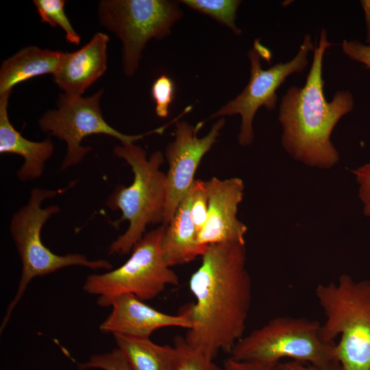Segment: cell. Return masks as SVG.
<instances>
[{
    "instance_id": "obj_6",
    "label": "cell",
    "mask_w": 370,
    "mask_h": 370,
    "mask_svg": "<svg viewBox=\"0 0 370 370\" xmlns=\"http://www.w3.org/2000/svg\"><path fill=\"white\" fill-rule=\"evenodd\" d=\"M321 325L304 317H276L238 340L230 357L271 364L288 358L319 367L338 362L336 343L322 339Z\"/></svg>"
},
{
    "instance_id": "obj_15",
    "label": "cell",
    "mask_w": 370,
    "mask_h": 370,
    "mask_svg": "<svg viewBox=\"0 0 370 370\" xmlns=\"http://www.w3.org/2000/svg\"><path fill=\"white\" fill-rule=\"evenodd\" d=\"M10 93L0 95V153L23 157V164L16 173L17 177L22 182L33 181L43 174L45 164L52 156L54 145L49 138L42 141L28 140L12 126L8 112Z\"/></svg>"
},
{
    "instance_id": "obj_25",
    "label": "cell",
    "mask_w": 370,
    "mask_h": 370,
    "mask_svg": "<svg viewBox=\"0 0 370 370\" xmlns=\"http://www.w3.org/2000/svg\"><path fill=\"white\" fill-rule=\"evenodd\" d=\"M359 184V197L364 205L365 214L370 217V162L353 171Z\"/></svg>"
},
{
    "instance_id": "obj_9",
    "label": "cell",
    "mask_w": 370,
    "mask_h": 370,
    "mask_svg": "<svg viewBox=\"0 0 370 370\" xmlns=\"http://www.w3.org/2000/svg\"><path fill=\"white\" fill-rule=\"evenodd\" d=\"M103 92V90L100 89L86 97L61 95L57 109L48 110L40 118L38 125L42 132L64 140L66 144V153L62 162L61 170L79 164L91 151L90 147L82 145V141L88 136L104 134L118 139L121 144H134L146 136L162 134L167 126L178 120L175 117L169 123L144 134H123L111 127L103 116L99 106Z\"/></svg>"
},
{
    "instance_id": "obj_16",
    "label": "cell",
    "mask_w": 370,
    "mask_h": 370,
    "mask_svg": "<svg viewBox=\"0 0 370 370\" xmlns=\"http://www.w3.org/2000/svg\"><path fill=\"white\" fill-rule=\"evenodd\" d=\"M190 189L178 205L169 223L164 225L161 247L166 264H183L202 256L208 246L197 241V232L190 214Z\"/></svg>"
},
{
    "instance_id": "obj_4",
    "label": "cell",
    "mask_w": 370,
    "mask_h": 370,
    "mask_svg": "<svg viewBox=\"0 0 370 370\" xmlns=\"http://www.w3.org/2000/svg\"><path fill=\"white\" fill-rule=\"evenodd\" d=\"M317 301L325 316L322 339L335 344L338 362L345 370H370V283L343 274L336 282L318 284Z\"/></svg>"
},
{
    "instance_id": "obj_23",
    "label": "cell",
    "mask_w": 370,
    "mask_h": 370,
    "mask_svg": "<svg viewBox=\"0 0 370 370\" xmlns=\"http://www.w3.org/2000/svg\"><path fill=\"white\" fill-rule=\"evenodd\" d=\"M78 367L79 369L131 370L117 347L106 353L91 356L86 362L79 364Z\"/></svg>"
},
{
    "instance_id": "obj_14",
    "label": "cell",
    "mask_w": 370,
    "mask_h": 370,
    "mask_svg": "<svg viewBox=\"0 0 370 370\" xmlns=\"http://www.w3.org/2000/svg\"><path fill=\"white\" fill-rule=\"evenodd\" d=\"M109 37L97 32L79 50L65 53L59 71L53 75L58 86L64 94L82 95L101 77L107 69V45Z\"/></svg>"
},
{
    "instance_id": "obj_3",
    "label": "cell",
    "mask_w": 370,
    "mask_h": 370,
    "mask_svg": "<svg viewBox=\"0 0 370 370\" xmlns=\"http://www.w3.org/2000/svg\"><path fill=\"white\" fill-rule=\"evenodd\" d=\"M113 152L130 165L134 174L129 186H118L106 201L110 210L122 213L116 225L123 221L129 222L127 230L109 248L111 254L125 255L143 237L148 225L162 224L167 177L160 168L164 161L160 151H155L148 158L147 151L134 143L116 145Z\"/></svg>"
},
{
    "instance_id": "obj_7",
    "label": "cell",
    "mask_w": 370,
    "mask_h": 370,
    "mask_svg": "<svg viewBox=\"0 0 370 370\" xmlns=\"http://www.w3.org/2000/svg\"><path fill=\"white\" fill-rule=\"evenodd\" d=\"M165 227L145 234L121 266L101 274L88 275L83 289L97 295V304L105 307L111 299L123 294L135 295L143 301L154 299L166 286L179 284V278L164 261L161 247Z\"/></svg>"
},
{
    "instance_id": "obj_20",
    "label": "cell",
    "mask_w": 370,
    "mask_h": 370,
    "mask_svg": "<svg viewBox=\"0 0 370 370\" xmlns=\"http://www.w3.org/2000/svg\"><path fill=\"white\" fill-rule=\"evenodd\" d=\"M33 2L42 23H49L51 27L60 26L64 30L69 42L79 44L81 38L64 12V0H34Z\"/></svg>"
},
{
    "instance_id": "obj_11",
    "label": "cell",
    "mask_w": 370,
    "mask_h": 370,
    "mask_svg": "<svg viewBox=\"0 0 370 370\" xmlns=\"http://www.w3.org/2000/svg\"><path fill=\"white\" fill-rule=\"evenodd\" d=\"M225 123L224 117L215 122L209 132L201 138L197 132L204 125L196 126L184 121L175 123V139L166 148L165 157L169 164L167 194L163 217V225H166L190 189L199 164L204 155L217 140Z\"/></svg>"
},
{
    "instance_id": "obj_18",
    "label": "cell",
    "mask_w": 370,
    "mask_h": 370,
    "mask_svg": "<svg viewBox=\"0 0 370 370\" xmlns=\"http://www.w3.org/2000/svg\"><path fill=\"white\" fill-rule=\"evenodd\" d=\"M65 53L25 47L4 60L0 68V95L11 92L14 86L34 77L54 75L61 67Z\"/></svg>"
},
{
    "instance_id": "obj_28",
    "label": "cell",
    "mask_w": 370,
    "mask_h": 370,
    "mask_svg": "<svg viewBox=\"0 0 370 370\" xmlns=\"http://www.w3.org/2000/svg\"><path fill=\"white\" fill-rule=\"evenodd\" d=\"M278 367L280 370H345L338 362L319 367L308 363L295 360L280 362Z\"/></svg>"
},
{
    "instance_id": "obj_10",
    "label": "cell",
    "mask_w": 370,
    "mask_h": 370,
    "mask_svg": "<svg viewBox=\"0 0 370 370\" xmlns=\"http://www.w3.org/2000/svg\"><path fill=\"white\" fill-rule=\"evenodd\" d=\"M315 45L311 36L306 34L297 55L287 62H279L263 69L262 58L254 46L247 54L250 62V78L243 90L234 99L214 112L210 119L239 114L241 123L238 140L241 146L250 145L254 140L253 120L258 110L264 106L268 110L275 108L278 102L276 91L287 77L302 72L308 64V55Z\"/></svg>"
},
{
    "instance_id": "obj_29",
    "label": "cell",
    "mask_w": 370,
    "mask_h": 370,
    "mask_svg": "<svg viewBox=\"0 0 370 370\" xmlns=\"http://www.w3.org/2000/svg\"><path fill=\"white\" fill-rule=\"evenodd\" d=\"M361 4L363 6L367 27V41L370 45V1H362Z\"/></svg>"
},
{
    "instance_id": "obj_24",
    "label": "cell",
    "mask_w": 370,
    "mask_h": 370,
    "mask_svg": "<svg viewBox=\"0 0 370 370\" xmlns=\"http://www.w3.org/2000/svg\"><path fill=\"white\" fill-rule=\"evenodd\" d=\"M177 370H221V369L214 362V359L190 349L185 342L184 354Z\"/></svg>"
},
{
    "instance_id": "obj_8",
    "label": "cell",
    "mask_w": 370,
    "mask_h": 370,
    "mask_svg": "<svg viewBox=\"0 0 370 370\" xmlns=\"http://www.w3.org/2000/svg\"><path fill=\"white\" fill-rule=\"evenodd\" d=\"M98 16L101 25L120 39L123 71L126 76L132 77L138 69L148 41L169 36L183 12L175 1L102 0Z\"/></svg>"
},
{
    "instance_id": "obj_12",
    "label": "cell",
    "mask_w": 370,
    "mask_h": 370,
    "mask_svg": "<svg viewBox=\"0 0 370 370\" xmlns=\"http://www.w3.org/2000/svg\"><path fill=\"white\" fill-rule=\"evenodd\" d=\"M205 184L208 217L205 226L197 235L199 243L206 246L225 242L245 243L247 227L237 217L238 207L244 195L243 180L213 177Z\"/></svg>"
},
{
    "instance_id": "obj_2",
    "label": "cell",
    "mask_w": 370,
    "mask_h": 370,
    "mask_svg": "<svg viewBox=\"0 0 370 370\" xmlns=\"http://www.w3.org/2000/svg\"><path fill=\"white\" fill-rule=\"evenodd\" d=\"M332 45L326 30L322 29L305 84L290 87L279 109L282 144L286 151L295 160L320 169L332 168L338 162L339 154L330 136L339 120L354 106L348 90L337 91L330 101L325 97L323 59Z\"/></svg>"
},
{
    "instance_id": "obj_21",
    "label": "cell",
    "mask_w": 370,
    "mask_h": 370,
    "mask_svg": "<svg viewBox=\"0 0 370 370\" xmlns=\"http://www.w3.org/2000/svg\"><path fill=\"white\" fill-rule=\"evenodd\" d=\"M190 191V214L198 235L205 226L208 217V200L205 182L195 180Z\"/></svg>"
},
{
    "instance_id": "obj_26",
    "label": "cell",
    "mask_w": 370,
    "mask_h": 370,
    "mask_svg": "<svg viewBox=\"0 0 370 370\" xmlns=\"http://www.w3.org/2000/svg\"><path fill=\"white\" fill-rule=\"evenodd\" d=\"M343 53L349 58L362 63L370 69V45H364L358 40H343Z\"/></svg>"
},
{
    "instance_id": "obj_19",
    "label": "cell",
    "mask_w": 370,
    "mask_h": 370,
    "mask_svg": "<svg viewBox=\"0 0 370 370\" xmlns=\"http://www.w3.org/2000/svg\"><path fill=\"white\" fill-rule=\"evenodd\" d=\"M188 8L206 14L226 26L236 35L242 30L236 25V11L241 3L238 0H181Z\"/></svg>"
},
{
    "instance_id": "obj_27",
    "label": "cell",
    "mask_w": 370,
    "mask_h": 370,
    "mask_svg": "<svg viewBox=\"0 0 370 370\" xmlns=\"http://www.w3.org/2000/svg\"><path fill=\"white\" fill-rule=\"evenodd\" d=\"M278 365L258 361L238 360L230 356L224 362L223 370H280Z\"/></svg>"
},
{
    "instance_id": "obj_1",
    "label": "cell",
    "mask_w": 370,
    "mask_h": 370,
    "mask_svg": "<svg viewBox=\"0 0 370 370\" xmlns=\"http://www.w3.org/2000/svg\"><path fill=\"white\" fill-rule=\"evenodd\" d=\"M189 287L195 303L179 312L192 323L184 339L192 349L214 359L230 354L244 334L251 302V280L246 267L245 243L208 246Z\"/></svg>"
},
{
    "instance_id": "obj_30",
    "label": "cell",
    "mask_w": 370,
    "mask_h": 370,
    "mask_svg": "<svg viewBox=\"0 0 370 370\" xmlns=\"http://www.w3.org/2000/svg\"><path fill=\"white\" fill-rule=\"evenodd\" d=\"M369 283H370V280H369Z\"/></svg>"
},
{
    "instance_id": "obj_5",
    "label": "cell",
    "mask_w": 370,
    "mask_h": 370,
    "mask_svg": "<svg viewBox=\"0 0 370 370\" xmlns=\"http://www.w3.org/2000/svg\"><path fill=\"white\" fill-rule=\"evenodd\" d=\"M74 184L75 182L65 188L56 190L33 188L27 204L12 217L10 233L22 262V273L15 295L8 306L1 322V333L5 330L14 310L34 278L47 275L71 266H82L92 270L110 271L112 269L111 263L106 260H91L81 254L58 255L42 243V228L50 217L60 212V207L52 205L42 208V204L45 199L62 193Z\"/></svg>"
},
{
    "instance_id": "obj_22",
    "label": "cell",
    "mask_w": 370,
    "mask_h": 370,
    "mask_svg": "<svg viewBox=\"0 0 370 370\" xmlns=\"http://www.w3.org/2000/svg\"><path fill=\"white\" fill-rule=\"evenodd\" d=\"M151 96L156 103V113L160 118L169 115V106L174 98V83L165 75H162L153 82Z\"/></svg>"
},
{
    "instance_id": "obj_17",
    "label": "cell",
    "mask_w": 370,
    "mask_h": 370,
    "mask_svg": "<svg viewBox=\"0 0 370 370\" xmlns=\"http://www.w3.org/2000/svg\"><path fill=\"white\" fill-rule=\"evenodd\" d=\"M113 336L131 370H177L185 347L184 339L180 336L175 339L174 346L160 345L149 338Z\"/></svg>"
},
{
    "instance_id": "obj_13",
    "label": "cell",
    "mask_w": 370,
    "mask_h": 370,
    "mask_svg": "<svg viewBox=\"0 0 370 370\" xmlns=\"http://www.w3.org/2000/svg\"><path fill=\"white\" fill-rule=\"evenodd\" d=\"M111 312L99 325L103 333L149 338L153 332L167 327L189 330L191 322L178 313L171 315L159 311L131 294H123L109 300L105 307Z\"/></svg>"
}]
</instances>
